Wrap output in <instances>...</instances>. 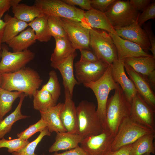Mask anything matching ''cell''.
<instances>
[{
  "mask_svg": "<svg viewBox=\"0 0 155 155\" xmlns=\"http://www.w3.org/2000/svg\"><path fill=\"white\" fill-rule=\"evenodd\" d=\"M2 76L1 89L21 92L30 98L43 81L38 73L30 67H25L13 73L3 74Z\"/></svg>",
  "mask_w": 155,
  "mask_h": 155,
  "instance_id": "6da1fadb",
  "label": "cell"
},
{
  "mask_svg": "<svg viewBox=\"0 0 155 155\" xmlns=\"http://www.w3.org/2000/svg\"><path fill=\"white\" fill-rule=\"evenodd\" d=\"M115 90L107 102L103 129L108 130L115 136L121 124L130 116L131 104L120 86Z\"/></svg>",
  "mask_w": 155,
  "mask_h": 155,
  "instance_id": "7a4b0ae2",
  "label": "cell"
},
{
  "mask_svg": "<svg viewBox=\"0 0 155 155\" xmlns=\"http://www.w3.org/2000/svg\"><path fill=\"white\" fill-rule=\"evenodd\" d=\"M78 134L84 139L98 134L103 129L93 102L82 101L76 107Z\"/></svg>",
  "mask_w": 155,
  "mask_h": 155,
  "instance_id": "3957f363",
  "label": "cell"
},
{
  "mask_svg": "<svg viewBox=\"0 0 155 155\" xmlns=\"http://www.w3.org/2000/svg\"><path fill=\"white\" fill-rule=\"evenodd\" d=\"M34 5L44 15L69 19L81 22L86 28H92L85 19L83 10L69 5L61 0H36Z\"/></svg>",
  "mask_w": 155,
  "mask_h": 155,
  "instance_id": "277c9868",
  "label": "cell"
},
{
  "mask_svg": "<svg viewBox=\"0 0 155 155\" xmlns=\"http://www.w3.org/2000/svg\"><path fill=\"white\" fill-rule=\"evenodd\" d=\"M84 86L94 92L97 102L96 111L103 129L106 119V107L110 92L118 88L119 84L113 80L111 74V64L109 65L103 75L94 82L85 83Z\"/></svg>",
  "mask_w": 155,
  "mask_h": 155,
  "instance_id": "5b68a950",
  "label": "cell"
},
{
  "mask_svg": "<svg viewBox=\"0 0 155 155\" xmlns=\"http://www.w3.org/2000/svg\"><path fill=\"white\" fill-rule=\"evenodd\" d=\"M90 46L98 60L108 65L118 59L113 40L105 31L95 28L91 30Z\"/></svg>",
  "mask_w": 155,
  "mask_h": 155,
  "instance_id": "8992f818",
  "label": "cell"
},
{
  "mask_svg": "<svg viewBox=\"0 0 155 155\" xmlns=\"http://www.w3.org/2000/svg\"><path fill=\"white\" fill-rule=\"evenodd\" d=\"M115 29L128 26L137 19L140 13L129 1L115 0L104 12Z\"/></svg>",
  "mask_w": 155,
  "mask_h": 155,
  "instance_id": "52a82bcc",
  "label": "cell"
},
{
  "mask_svg": "<svg viewBox=\"0 0 155 155\" xmlns=\"http://www.w3.org/2000/svg\"><path fill=\"white\" fill-rule=\"evenodd\" d=\"M155 133L136 123L130 117L120 125L112 142L110 151L117 150L125 146L131 144L142 136Z\"/></svg>",
  "mask_w": 155,
  "mask_h": 155,
  "instance_id": "ba28073f",
  "label": "cell"
},
{
  "mask_svg": "<svg viewBox=\"0 0 155 155\" xmlns=\"http://www.w3.org/2000/svg\"><path fill=\"white\" fill-rule=\"evenodd\" d=\"M0 74L13 73L26 67L33 60L35 53L28 49L20 52H11L2 45Z\"/></svg>",
  "mask_w": 155,
  "mask_h": 155,
  "instance_id": "9c48e42d",
  "label": "cell"
},
{
  "mask_svg": "<svg viewBox=\"0 0 155 155\" xmlns=\"http://www.w3.org/2000/svg\"><path fill=\"white\" fill-rule=\"evenodd\" d=\"M59 18L67 37L76 49L92 50L90 46L91 30L86 28L79 22Z\"/></svg>",
  "mask_w": 155,
  "mask_h": 155,
  "instance_id": "30bf717a",
  "label": "cell"
},
{
  "mask_svg": "<svg viewBox=\"0 0 155 155\" xmlns=\"http://www.w3.org/2000/svg\"><path fill=\"white\" fill-rule=\"evenodd\" d=\"M114 137L108 130L103 129L98 134L83 139L80 147L88 155H106L110 151Z\"/></svg>",
  "mask_w": 155,
  "mask_h": 155,
  "instance_id": "8fae6325",
  "label": "cell"
},
{
  "mask_svg": "<svg viewBox=\"0 0 155 155\" xmlns=\"http://www.w3.org/2000/svg\"><path fill=\"white\" fill-rule=\"evenodd\" d=\"M109 65L100 60L94 62L79 61L74 64L75 79L79 84L95 82L103 75Z\"/></svg>",
  "mask_w": 155,
  "mask_h": 155,
  "instance_id": "7c38bea8",
  "label": "cell"
},
{
  "mask_svg": "<svg viewBox=\"0 0 155 155\" xmlns=\"http://www.w3.org/2000/svg\"><path fill=\"white\" fill-rule=\"evenodd\" d=\"M155 112L137 93L131 103L130 117L138 124L155 131Z\"/></svg>",
  "mask_w": 155,
  "mask_h": 155,
  "instance_id": "4fadbf2b",
  "label": "cell"
},
{
  "mask_svg": "<svg viewBox=\"0 0 155 155\" xmlns=\"http://www.w3.org/2000/svg\"><path fill=\"white\" fill-rule=\"evenodd\" d=\"M124 66L129 78L133 83L137 93L155 111V93L146 76L136 72L130 66L124 63Z\"/></svg>",
  "mask_w": 155,
  "mask_h": 155,
  "instance_id": "5bb4252c",
  "label": "cell"
},
{
  "mask_svg": "<svg viewBox=\"0 0 155 155\" xmlns=\"http://www.w3.org/2000/svg\"><path fill=\"white\" fill-rule=\"evenodd\" d=\"M111 67L113 80L119 84L127 100L131 104L137 92L133 82L126 75L123 61L118 59L111 64Z\"/></svg>",
  "mask_w": 155,
  "mask_h": 155,
  "instance_id": "9a60e30c",
  "label": "cell"
},
{
  "mask_svg": "<svg viewBox=\"0 0 155 155\" xmlns=\"http://www.w3.org/2000/svg\"><path fill=\"white\" fill-rule=\"evenodd\" d=\"M137 19L128 26L115 30L116 35L137 44L147 53L150 50V44L146 32L138 24Z\"/></svg>",
  "mask_w": 155,
  "mask_h": 155,
  "instance_id": "2e32d148",
  "label": "cell"
},
{
  "mask_svg": "<svg viewBox=\"0 0 155 155\" xmlns=\"http://www.w3.org/2000/svg\"><path fill=\"white\" fill-rule=\"evenodd\" d=\"M108 33L116 46L118 60L123 61L129 58L152 56L145 52L137 44L123 39L116 34Z\"/></svg>",
  "mask_w": 155,
  "mask_h": 155,
  "instance_id": "e0dca14e",
  "label": "cell"
},
{
  "mask_svg": "<svg viewBox=\"0 0 155 155\" xmlns=\"http://www.w3.org/2000/svg\"><path fill=\"white\" fill-rule=\"evenodd\" d=\"M65 101L61 110L60 117L67 132L78 133L76 107L69 91L64 88Z\"/></svg>",
  "mask_w": 155,
  "mask_h": 155,
  "instance_id": "ac0fdd59",
  "label": "cell"
},
{
  "mask_svg": "<svg viewBox=\"0 0 155 155\" xmlns=\"http://www.w3.org/2000/svg\"><path fill=\"white\" fill-rule=\"evenodd\" d=\"M77 55L76 52L61 61L51 62V63L52 67L58 69L60 72L64 88L68 89L72 97L75 86L79 84L75 78L73 72V61Z\"/></svg>",
  "mask_w": 155,
  "mask_h": 155,
  "instance_id": "d6986e66",
  "label": "cell"
},
{
  "mask_svg": "<svg viewBox=\"0 0 155 155\" xmlns=\"http://www.w3.org/2000/svg\"><path fill=\"white\" fill-rule=\"evenodd\" d=\"M63 103H59L47 110L40 111L42 119L46 123L49 131L52 133L67 132L61 120L60 113Z\"/></svg>",
  "mask_w": 155,
  "mask_h": 155,
  "instance_id": "ffe728a7",
  "label": "cell"
},
{
  "mask_svg": "<svg viewBox=\"0 0 155 155\" xmlns=\"http://www.w3.org/2000/svg\"><path fill=\"white\" fill-rule=\"evenodd\" d=\"M55 141L49 148L50 153L70 150L79 146L83 138L78 133L68 132H57Z\"/></svg>",
  "mask_w": 155,
  "mask_h": 155,
  "instance_id": "44dd1931",
  "label": "cell"
},
{
  "mask_svg": "<svg viewBox=\"0 0 155 155\" xmlns=\"http://www.w3.org/2000/svg\"><path fill=\"white\" fill-rule=\"evenodd\" d=\"M84 16L92 28L100 29L116 34L115 30L104 12L92 8L85 11Z\"/></svg>",
  "mask_w": 155,
  "mask_h": 155,
  "instance_id": "7402d4cb",
  "label": "cell"
},
{
  "mask_svg": "<svg viewBox=\"0 0 155 155\" xmlns=\"http://www.w3.org/2000/svg\"><path fill=\"white\" fill-rule=\"evenodd\" d=\"M34 31L30 27L23 31L9 41L7 44L13 52H20L28 49L36 41Z\"/></svg>",
  "mask_w": 155,
  "mask_h": 155,
  "instance_id": "603a6c76",
  "label": "cell"
},
{
  "mask_svg": "<svg viewBox=\"0 0 155 155\" xmlns=\"http://www.w3.org/2000/svg\"><path fill=\"white\" fill-rule=\"evenodd\" d=\"M3 21L6 24L2 43L7 44L28 26L27 23L19 20L14 17H13L8 13L4 16Z\"/></svg>",
  "mask_w": 155,
  "mask_h": 155,
  "instance_id": "cb8c5ba5",
  "label": "cell"
},
{
  "mask_svg": "<svg viewBox=\"0 0 155 155\" xmlns=\"http://www.w3.org/2000/svg\"><path fill=\"white\" fill-rule=\"evenodd\" d=\"M55 39V46L51 55V62L61 61L76 52V49L67 36Z\"/></svg>",
  "mask_w": 155,
  "mask_h": 155,
  "instance_id": "d4e9b609",
  "label": "cell"
},
{
  "mask_svg": "<svg viewBox=\"0 0 155 155\" xmlns=\"http://www.w3.org/2000/svg\"><path fill=\"white\" fill-rule=\"evenodd\" d=\"M123 61L136 72L145 76L155 69V58L152 56L129 58Z\"/></svg>",
  "mask_w": 155,
  "mask_h": 155,
  "instance_id": "484cf974",
  "label": "cell"
},
{
  "mask_svg": "<svg viewBox=\"0 0 155 155\" xmlns=\"http://www.w3.org/2000/svg\"><path fill=\"white\" fill-rule=\"evenodd\" d=\"M155 133L144 135L131 144L129 155H143L145 153L155 154L154 140Z\"/></svg>",
  "mask_w": 155,
  "mask_h": 155,
  "instance_id": "4316f807",
  "label": "cell"
},
{
  "mask_svg": "<svg viewBox=\"0 0 155 155\" xmlns=\"http://www.w3.org/2000/svg\"><path fill=\"white\" fill-rule=\"evenodd\" d=\"M26 97L23 93L20 97L19 103L14 111L0 121V139L11 130L12 126L16 121L29 117L23 115L21 112V108L23 101Z\"/></svg>",
  "mask_w": 155,
  "mask_h": 155,
  "instance_id": "83f0119b",
  "label": "cell"
},
{
  "mask_svg": "<svg viewBox=\"0 0 155 155\" xmlns=\"http://www.w3.org/2000/svg\"><path fill=\"white\" fill-rule=\"evenodd\" d=\"M12 8L14 17L26 23H29L36 18L44 15L34 4L29 6L24 3H19Z\"/></svg>",
  "mask_w": 155,
  "mask_h": 155,
  "instance_id": "f1b7e54d",
  "label": "cell"
},
{
  "mask_svg": "<svg viewBox=\"0 0 155 155\" xmlns=\"http://www.w3.org/2000/svg\"><path fill=\"white\" fill-rule=\"evenodd\" d=\"M48 16L44 15L36 18L28 23V26L34 31L36 40L40 42H47L50 40L52 37L48 30Z\"/></svg>",
  "mask_w": 155,
  "mask_h": 155,
  "instance_id": "f546056e",
  "label": "cell"
},
{
  "mask_svg": "<svg viewBox=\"0 0 155 155\" xmlns=\"http://www.w3.org/2000/svg\"><path fill=\"white\" fill-rule=\"evenodd\" d=\"M23 93L18 91H9L0 89V121L12 109L13 104Z\"/></svg>",
  "mask_w": 155,
  "mask_h": 155,
  "instance_id": "4dcf8cb0",
  "label": "cell"
},
{
  "mask_svg": "<svg viewBox=\"0 0 155 155\" xmlns=\"http://www.w3.org/2000/svg\"><path fill=\"white\" fill-rule=\"evenodd\" d=\"M32 96L33 108L39 112L45 111L54 106L51 94L46 90H37L34 92Z\"/></svg>",
  "mask_w": 155,
  "mask_h": 155,
  "instance_id": "1f68e13d",
  "label": "cell"
},
{
  "mask_svg": "<svg viewBox=\"0 0 155 155\" xmlns=\"http://www.w3.org/2000/svg\"><path fill=\"white\" fill-rule=\"evenodd\" d=\"M49 77L48 82L42 86L41 89L46 90L51 94L55 106L61 94V87L56 71L53 70L50 71Z\"/></svg>",
  "mask_w": 155,
  "mask_h": 155,
  "instance_id": "d6a6232c",
  "label": "cell"
},
{
  "mask_svg": "<svg viewBox=\"0 0 155 155\" xmlns=\"http://www.w3.org/2000/svg\"><path fill=\"white\" fill-rule=\"evenodd\" d=\"M51 133L48 131L47 127L33 141L29 142L25 147L12 153V155H37L34 153L36 148L39 143L45 136H49Z\"/></svg>",
  "mask_w": 155,
  "mask_h": 155,
  "instance_id": "836d02e7",
  "label": "cell"
},
{
  "mask_svg": "<svg viewBox=\"0 0 155 155\" xmlns=\"http://www.w3.org/2000/svg\"><path fill=\"white\" fill-rule=\"evenodd\" d=\"M47 24L49 34L54 38L67 36L61 24L59 17L48 16Z\"/></svg>",
  "mask_w": 155,
  "mask_h": 155,
  "instance_id": "e575fe53",
  "label": "cell"
},
{
  "mask_svg": "<svg viewBox=\"0 0 155 155\" xmlns=\"http://www.w3.org/2000/svg\"><path fill=\"white\" fill-rule=\"evenodd\" d=\"M29 142L28 140H24L18 138L9 140L3 137L0 139V148H7L8 152L12 154L24 148Z\"/></svg>",
  "mask_w": 155,
  "mask_h": 155,
  "instance_id": "d590c367",
  "label": "cell"
},
{
  "mask_svg": "<svg viewBox=\"0 0 155 155\" xmlns=\"http://www.w3.org/2000/svg\"><path fill=\"white\" fill-rule=\"evenodd\" d=\"M46 126V123L41 118L36 123L30 125L23 131L18 133L17 137L18 138L24 140H28V139L36 133L42 131Z\"/></svg>",
  "mask_w": 155,
  "mask_h": 155,
  "instance_id": "8d00e7d4",
  "label": "cell"
},
{
  "mask_svg": "<svg viewBox=\"0 0 155 155\" xmlns=\"http://www.w3.org/2000/svg\"><path fill=\"white\" fill-rule=\"evenodd\" d=\"M155 18V2L153 1L140 14L137 19L138 24L141 27L147 20Z\"/></svg>",
  "mask_w": 155,
  "mask_h": 155,
  "instance_id": "74e56055",
  "label": "cell"
},
{
  "mask_svg": "<svg viewBox=\"0 0 155 155\" xmlns=\"http://www.w3.org/2000/svg\"><path fill=\"white\" fill-rule=\"evenodd\" d=\"M144 29L146 32L150 44V50L152 54V56L155 58V37L152 29V24L148 22L143 25Z\"/></svg>",
  "mask_w": 155,
  "mask_h": 155,
  "instance_id": "f35d334b",
  "label": "cell"
},
{
  "mask_svg": "<svg viewBox=\"0 0 155 155\" xmlns=\"http://www.w3.org/2000/svg\"><path fill=\"white\" fill-rule=\"evenodd\" d=\"M115 0H91L92 8L105 12Z\"/></svg>",
  "mask_w": 155,
  "mask_h": 155,
  "instance_id": "ab89813d",
  "label": "cell"
},
{
  "mask_svg": "<svg viewBox=\"0 0 155 155\" xmlns=\"http://www.w3.org/2000/svg\"><path fill=\"white\" fill-rule=\"evenodd\" d=\"M79 50L81 53L80 61L84 62H94L99 60L92 50L81 49Z\"/></svg>",
  "mask_w": 155,
  "mask_h": 155,
  "instance_id": "60d3db41",
  "label": "cell"
},
{
  "mask_svg": "<svg viewBox=\"0 0 155 155\" xmlns=\"http://www.w3.org/2000/svg\"><path fill=\"white\" fill-rule=\"evenodd\" d=\"M21 0H0V18L4 13L8 11L11 7H15L19 4Z\"/></svg>",
  "mask_w": 155,
  "mask_h": 155,
  "instance_id": "b9f144b4",
  "label": "cell"
},
{
  "mask_svg": "<svg viewBox=\"0 0 155 155\" xmlns=\"http://www.w3.org/2000/svg\"><path fill=\"white\" fill-rule=\"evenodd\" d=\"M65 3L69 5L75 6H79L82 9L88 11L92 9L91 0H62Z\"/></svg>",
  "mask_w": 155,
  "mask_h": 155,
  "instance_id": "7bdbcfd3",
  "label": "cell"
},
{
  "mask_svg": "<svg viewBox=\"0 0 155 155\" xmlns=\"http://www.w3.org/2000/svg\"><path fill=\"white\" fill-rule=\"evenodd\" d=\"M131 5L136 10L143 11L152 1L151 0H130Z\"/></svg>",
  "mask_w": 155,
  "mask_h": 155,
  "instance_id": "ee69618b",
  "label": "cell"
},
{
  "mask_svg": "<svg viewBox=\"0 0 155 155\" xmlns=\"http://www.w3.org/2000/svg\"><path fill=\"white\" fill-rule=\"evenodd\" d=\"M52 155H88V154L82 148L79 146L62 153H58L57 152H55Z\"/></svg>",
  "mask_w": 155,
  "mask_h": 155,
  "instance_id": "f6af8a7d",
  "label": "cell"
},
{
  "mask_svg": "<svg viewBox=\"0 0 155 155\" xmlns=\"http://www.w3.org/2000/svg\"><path fill=\"white\" fill-rule=\"evenodd\" d=\"M131 144L123 146L119 150L114 151H109L106 155H129Z\"/></svg>",
  "mask_w": 155,
  "mask_h": 155,
  "instance_id": "bcb514c9",
  "label": "cell"
},
{
  "mask_svg": "<svg viewBox=\"0 0 155 155\" xmlns=\"http://www.w3.org/2000/svg\"><path fill=\"white\" fill-rule=\"evenodd\" d=\"M147 79L154 91L155 89V70H153L148 75L146 76Z\"/></svg>",
  "mask_w": 155,
  "mask_h": 155,
  "instance_id": "7dc6e473",
  "label": "cell"
},
{
  "mask_svg": "<svg viewBox=\"0 0 155 155\" xmlns=\"http://www.w3.org/2000/svg\"><path fill=\"white\" fill-rule=\"evenodd\" d=\"M5 24L4 21L0 18V50H1L2 40Z\"/></svg>",
  "mask_w": 155,
  "mask_h": 155,
  "instance_id": "c3c4849f",
  "label": "cell"
},
{
  "mask_svg": "<svg viewBox=\"0 0 155 155\" xmlns=\"http://www.w3.org/2000/svg\"><path fill=\"white\" fill-rule=\"evenodd\" d=\"M2 74H0V89L1 88V85L2 82Z\"/></svg>",
  "mask_w": 155,
  "mask_h": 155,
  "instance_id": "681fc988",
  "label": "cell"
},
{
  "mask_svg": "<svg viewBox=\"0 0 155 155\" xmlns=\"http://www.w3.org/2000/svg\"><path fill=\"white\" fill-rule=\"evenodd\" d=\"M143 155H151V154H150V153H145L144 154H143Z\"/></svg>",
  "mask_w": 155,
  "mask_h": 155,
  "instance_id": "f907efd6",
  "label": "cell"
},
{
  "mask_svg": "<svg viewBox=\"0 0 155 155\" xmlns=\"http://www.w3.org/2000/svg\"><path fill=\"white\" fill-rule=\"evenodd\" d=\"M2 51L1 50H0V58H1V55Z\"/></svg>",
  "mask_w": 155,
  "mask_h": 155,
  "instance_id": "816d5d0a",
  "label": "cell"
},
{
  "mask_svg": "<svg viewBox=\"0 0 155 155\" xmlns=\"http://www.w3.org/2000/svg\"><path fill=\"white\" fill-rule=\"evenodd\" d=\"M42 155H45V154H43Z\"/></svg>",
  "mask_w": 155,
  "mask_h": 155,
  "instance_id": "f5cc1de1",
  "label": "cell"
}]
</instances>
